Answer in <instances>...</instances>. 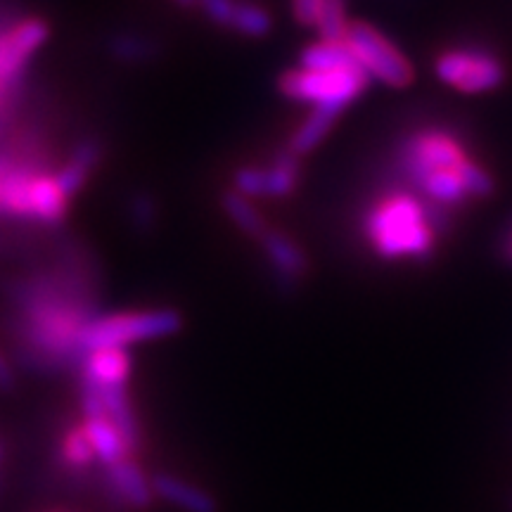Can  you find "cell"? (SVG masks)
<instances>
[{
  "instance_id": "obj_1",
  "label": "cell",
  "mask_w": 512,
  "mask_h": 512,
  "mask_svg": "<svg viewBox=\"0 0 512 512\" xmlns=\"http://www.w3.org/2000/svg\"><path fill=\"white\" fill-rule=\"evenodd\" d=\"M441 219L413 195H389L370 211L366 235L384 259H427L434 249V226Z\"/></svg>"
},
{
  "instance_id": "obj_2",
  "label": "cell",
  "mask_w": 512,
  "mask_h": 512,
  "mask_svg": "<svg viewBox=\"0 0 512 512\" xmlns=\"http://www.w3.org/2000/svg\"><path fill=\"white\" fill-rule=\"evenodd\" d=\"M181 316L176 311H136L117 313V316L95 318L81 325L76 332V347L83 351L124 349L133 342L174 335L181 330Z\"/></svg>"
},
{
  "instance_id": "obj_3",
  "label": "cell",
  "mask_w": 512,
  "mask_h": 512,
  "mask_svg": "<svg viewBox=\"0 0 512 512\" xmlns=\"http://www.w3.org/2000/svg\"><path fill=\"white\" fill-rule=\"evenodd\" d=\"M370 76L363 69H339V72H309L294 69L283 74L280 91L287 98L309 102L313 107H332L342 112L349 102L366 91Z\"/></svg>"
},
{
  "instance_id": "obj_4",
  "label": "cell",
  "mask_w": 512,
  "mask_h": 512,
  "mask_svg": "<svg viewBox=\"0 0 512 512\" xmlns=\"http://www.w3.org/2000/svg\"><path fill=\"white\" fill-rule=\"evenodd\" d=\"M344 43L351 48V53L356 55L358 64L368 76H375L392 88H406L413 81L411 62L370 24H349Z\"/></svg>"
},
{
  "instance_id": "obj_5",
  "label": "cell",
  "mask_w": 512,
  "mask_h": 512,
  "mask_svg": "<svg viewBox=\"0 0 512 512\" xmlns=\"http://www.w3.org/2000/svg\"><path fill=\"white\" fill-rule=\"evenodd\" d=\"M434 72L446 86L460 93H489L505 81V67L498 57L479 48H453L437 57Z\"/></svg>"
},
{
  "instance_id": "obj_6",
  "label": "cell",
  "mask_w": 512,
  "mask_h": 512,
  "mask_svg": "<svg viewBox=\"0 0 512 512\" xmlns=\"http://www.w3.org/2000/svg\"><path fill=\"white\" fill-rule=\"evenodd\" d=\"M467 162L463 145L441 131H420L403 143L401 169L415 183L434 171H458Z\"/></svg>"
},
{
  "instance_id": "obj_7",
  "label": "cell",
  "mask_w": 512,
  "mask_h": 512,
  "mask_svg": "<svg viewBox=\"0 0 512 512\" xmlns=\"http://www.w3.org/2000/svg\"><path fill=\"white\" fill-rule=\"evenodd\" d=\"M46 36V24L34 19V22H24L22 27L0 38V83H10L22 72L24 62L46 41Z\"/></svg>"
},
{
  "instance_id": "obj_8",
  "label": "cell",
  "mask_w": 512,
  "mask_h": 512,
  "mask_svg": "<svg viewBox=\"0 0 512 512\" xmlns=\"http://www.w3.org/2000/svg\"><path fill=\"white\" fill-rule=\"evenodd\" d=\"M131 373V358L126 349H98L83 361V375L98 387H126V377Z\"/></svg>"
},
{
  "instance_id": "obj_9",
  "label": "cell",
  "mask_w": 512,
  "mask_h": 512,
  "mask_svg": "<svg viewBox=\"0 0 512 512\" xmlns=\"http://www.w3.org/2000/svg\"><path fill=\"white\" fill-rule=\"evenodd\" d=\"M83 432H86L88 441H91L95 456L105 463V467L117 465L121 460L131 456L124 437H121V432L114 427V422L110 418L86 420L83 422Z\"/></svg>"
},
{
  "instance_id": "obj_10",
  "label": "cell",
  "mask_w": 512,
  "mask_h": 512,
  "mask_svg": "<svg viewBox=\"0 0 512 512\" xmlns=\"http://www.w3.org/2000/svg\"><path fill=\"white\" fill-rule=\"evenodd\" d=\"M299 69L309 72H339V69H363L358 64L356 55L351 53L347 43H325L320 41L316 46H309L299 55Z\"/></svg>"
},
{
  "instance_id": "obj_11",
  "label": "cell",
  "mask_w": 512,
  "mask_h": 512,
  "mask_svg": "<svg viewBox=\"0 0 512 512\" xmlns=\"http://www.w3.org/2000/svg\"><path fill=\"white\" fill-rule=\"evenodd\" d=\"M152 491L157 496H162L164 501L176 503L178 508L188 512H216V503L209 494H204L197 486L185 484L181 479L171 475H157L152 479Z\"/></svg>"
},
{
  "instance_id": "obj_12",
  "label": "cell",
  "mask_w": 512,
  "mask_h": 512,
  "mask_svg": "<svg viewBox=\"0 0 512 512\" xmlns=\"http://www.w3.org/2000/svg\"><path fill=\"white\" fill-rule=\"evenodd\" d=\"M100 392H102V401H105L107 418H110L114 422V427L121 432L128 451L136 453L140 444V432H138V422L133 418L131 403H128L126 387H100Z\"/></svg>"
},
{
  "instance_id": "obj_13",
  "label": "cell",
  "mask_w": 512,
  "mask_h": 512,
  "mask_svg": "<svg viewBox=\"0 0 512 512\" xmlns=\"http://www.w3.org/2000/svg\"><path fill=\"white\" fill-rule=\"evenodd\" d=\"M110 477L117 484V489L124 496V501L128 503V508H147L152 503V484L147 482L143 470L133 463L131 458L121 460L117 465L107 467Z\"/></svg>"
},
{
  "instance_id": "obj_14",
  "label": "cell",
  "mask_w": 512,
  "mask_h": 512,
  "mask_svg": "<svg viewBox=\"0 0 512 512\" xmlns=\"http://www.w3.org/2000/svg\"><path fill=\"white\" fill-rule=\"evenodd\" d=\"M67 209V197L60 190L55 178H31L29 183V216L43 221H60Z\"/></svg>"
},
{
  "instance_id": "obj_15",
  "label": "cell",
  "mask_w": 512,
  "mask_h": 512,
  "mask_svg": "<svg viewBox=\"0 0 512 512\" xmlns=\"http://www.w3.org/2000/svg\"><path fill=\"white\" fill-rule=\"evenodd\" d=\"M264 249L268 259L273 261V266L278 268L285 278H302L306 271V256L294 240L287 238L283 233H275V230H266L261 235Z\"/></svg>"
},
{
  "instance_id": "obj_16",
  "label": "cell",
  "mask_w": 512,
  "mask_h": 512,
  "mask_svg": "<svg viewBox=\"0 0 512 512\" xmlns=\"http://www.w3.org/2000/svg\"><path fill=\"white\" fill-rule=\"evenodd\" d=\"M415 185H418V188L425 192L434 204H441V207L460 204L465 197H470L467 195L463 181H460L458 171H434V174L418 178Z\"/></svg>"
},
{
  "instance_id": "obj_17",
  "label": "cell",
  "mask_w": 512,
  "mask_h": 512,
  "mask_svg": "<svg viewBox=\"0 0 512 512\" xmlns=\"http://www.w3.org/2000/svg\"><path fill=\"white\" fill-rule=\"evenodd\" d=\"M339 114L342 112L332 110V107H313L311 117L297 128V133H294V138L290 143V152H294L297 157L311 152L313 147H316L320 140L325 138V133L330 131Z\"/></svg>"
},
{
  "instance_id": "obj_18",
  "label": "cell",
  "mask_w": 512,
  "mask_h": 512,
  "mask_svg": "<svg viewBox=\"0 0 512 512\" xmlns=\"http://www.w3.org/2000/svg\"><path fill=\"white\" fill-rule=\"evenodd\" d=\"M95 162H98V145H95L93 140H86V143L76 147V152L72 155V159H69V164L55 176V181L60 185V190L64 192L67 200L81 188L83 181H86L88 171L93 169Z\"/></svg>"
},
{
  "instance_id": "obj_19",
  "label": "cell",
  "mask_w": 512,
  "mask_h": 512,
  "mask_svg": "<svg viewBox=\"0 0 512 512\" xmlns=\"http://www.w3.org/2000/svg\"><path fill=\"white\" fill-rule=\"evenodd\" d=\"M223 209H226V214L230 216V219H233L235 226H240L249 235H256V238H261V235H264L268 230L259 211H256L252 204H249L247 197H242L240 192L230 190L228 195H223Z\"/></svg>"
},
{
  "instance_id": "obj_20",
  "label": "cell",
  "mask_w": 512,
  "mask_h": 512,
  "mask_svg": "<svg viewBox=\"0 0 512 512\" xmlns=\"http://www.w3.org/2000/svg\"><path fill=\"white\" fill-rule=\"evenodd\" d=\"M299 164L294 152H285L273 166L266 169V197H285L297 185Z\"/></svg>"
},
{
  "instance_id": "obj_21",
  "label": "cell",
  "mask_w": 512,
  "mask_h": 512,
  "mask_svg": "<svg viewBox=\"0 0 512 512\" xmlns=\"http://www.w3.org/2000/svg\"><path fill=\"white\" fill-rule=\"evenodd\" d=\"M230 27L235 31H240L242 36H252V38H261L271 31L273 22L271 15L264 8L252 3H238L233 10V19H230Z\"/></svg>"
},
{
  "instance_id": "obj_22",
  "label": "cell",
  "mask_w": 512,
  "mask_h": 512,
  "mask_svg": "<svg viewBox=\"0 0 512 512\" xmlns=\"http://www.w3.org/2000/svg\"><path fill=\"white\" fill-rule=\"evenodd\" d=\"M318 34L325 43H342L347 38L349 24L344 17V3L342 0H325L323 10L318 17Z\"/></svg>"
},
{
  "instance_id": "obj_23",
  "label": "cell",
  "mask_w": 512,
  "mask_h": 512,
  "mask_svg": "<svg viewBox=\"0 0 512 512\" xmlns=\"http://www.w3.org/2000/svg\"><path fill=\"white\" fill-rule=\"evenodd\" d=\"M95 458H98V456H95L91 441H88L86 432H83V425L81 427H72V430L64 434V439H62V460L69 467H88Z\"/></svg>"
},
{
  "instance_id": "obj_24",
  "label": "cell",
  "mask_w": 512,
  "mask_h": 512,
  "mask_svg": "<svg viewBox=\"0 0 512 512\" xmlns=\"http://www.w3.org/2000/svg\"><path fill=\"white\" fill-rule=\"evenodd\" d=\"M458 174L470 197H489L491 192H494V178H491V174L484 166L472 162V159H467V162L460 166Z\"/></svg>"
},
{
  "instance_id": "obj_25",
  "label": "cell",
  "mask_w": 512,
  "mask_h": 512,
  "mask_svg": "<svg viewBox=\"0 0 512 512\" xmlns=\"http://www.w3.org/2000/svg\"><path fill=\"white\" fill-rule=\"evenodd\" d=\"M235 192H240L242 197H266V169H240L235 174Z\"/></svg>"
},
{
  "instance_id": "obj_26",
  "label": "cell",
  "mask_w": 512,
  "mask_h": 512,
  "mask_svg": "<svg viewBox=\"0 0 512 512\" xmlns=\"http://www.w3.org/2000/svg\"><path fill=\"white\" fill-rule=\"evenodd\" d=\"M202 5V10L207 12L211 22L221 24V27H230V19H233L235 3L233 0H197Z\"/></svg>"
},
{
  "instance_id": "obj_27",
  "label": "cell",
  "mask_w": 512,
  "mask_h": 512,
  "mask_svg": "<svg viewBox=\"0 0 512 512\" xmlns=\"http://www.w3.org/2000/svg\"><path fill=\"white\" fill-rule=\"evenodd\" d=\"M323 5L325 0H292L294 17H297V22L304 24V27H316Z\"/></svg>"
},
{
  "instance_id": "obj_28",
  "label": "cell",
  "mask_w": 512,
  "mask_h": 512,
  "mask_svg": "<svg viewBox=\"0 0 512 512\" xmlns=\"http://www.w3.org/2000/svg\"><path fill=\"white\" fill-rule=\"evenodd\" d=\"M12 387H15V375H12L8 361H3V356H0V389H3V392H10Z\"/></svg>"
},
{
  "instance_id": "obj_29",
  "label": "cell",
  "mask_w": 512,
  "mask_h": 512,
  "mask_svg": "<svg viewBox=\"0 0 512 512\" xmlns=\"http://www.w3.org/2000/svg\"><path fill=\"white\" fill-rule=\"evenodd\" d=\"M501 254H503V259L512 266V226H510L508 233H505V238L501 242Z\"/></svg>"
},
{
  "instance_id": "obj_30",
  "label": "cell",
  "mask_w": 512,
  "mask_h": 512,
  "mask_svg": "<svg viewBox=\"0 0 512 512\" xmlns=\"http://www.w3.org/2000/svg\"><path fill=\"white\" fill-rule=\"evenodd\" d=\"M178 8H192V5H197V0H174Z\"/></svg>"
},
{
  "instance_id": "obj_31",
  "label": "cell",
  "mask_w": 512,
  "mask_h": 512,
  "mask_svg": "<svg viewBox=\"0 0 512 512\" xmlns=\"http://www.w3.org/2000/svg\"><path fill=\"white\" fill-rule=\"evenodd\" d=\"M510 508H512V503H510Z\"/></svg>"
}]
</instances>
